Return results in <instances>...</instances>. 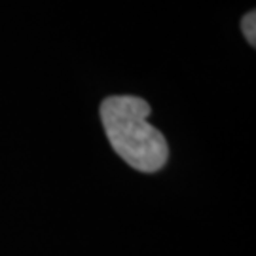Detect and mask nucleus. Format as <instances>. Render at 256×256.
Segmentation results:
<instances>
[{"label": "nucleus", "instance_id": "nucleus-1", "mask_svg": "<svg viewBox=\"0 0 256 256\" xmlns=\"http://www.w3.org/2000/svg\"><path fill=\"white\" fill-rule=\"evenodd\" d=\"M150 104L133 95H114L101 102V122L116 154L140 173L160 171L169 158L167 140L150 122Z\"/></svg>", "mask_w": 256, "mask_h": 256}, {"label": "nucleus", "instance_id": "nucleus-2", "mask_svg": "<svg viewBox=\"0 0 256 256\" xmlns=\"http://www.w3.org/2000/svg\"><path fill=\"white\" fill-rule=\"evenodd\" d=\"M241 30H243V34H245L248 44L254 48L256 46V12L254 10H250L248 14L243 16V19H241Z\"/></svg>", "mask_w": 256, "mask_h": 256}]
</instances>
